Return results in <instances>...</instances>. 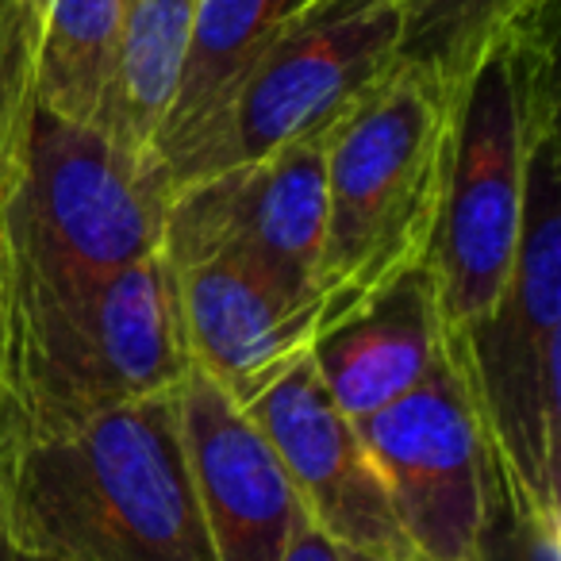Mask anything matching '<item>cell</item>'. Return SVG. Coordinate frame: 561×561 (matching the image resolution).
Segmentation results:
<instances>
[{"instance_id": "obj_1", "label": "cell", "mask_w": 561, "mask_h": 561, "mask_svg": "<svg viewBox=\"0 0 561 561\" xmlns=\"http://www.w3.org/2000/svg\"><path fill=\"white\" fill-rule=\"evenodd\" d=\"M188 369L165 254L93 280H43L4 262L0 450L70 435L116 408L173 392Z\"/></svg>"}, {"instance_id": "obj_2", "label": "cell", "mask_w": 561, "mask_h": 561, "mask_svg": "<svg viewBox=\"0 0 561 561\" xmlns=\"http://www.w3.org/2000/svg\"><path fill=\"white\" fill-rule=\"evenodd\" d=\"M16 550L55 561H216L181 443L178 389L0 450Z\"/></svg>"}, {"instance_id": "obj_3", "label": "cell", "mask_w": 561, "mask_h": 561, "mask_svg": "<svg viewBox=\"0 0 561 561\" xmlns=\"http://www.w3.org/2000/svg\"><path fill=\"white\" fill-rule=\"evenodd\" d=\"M450 131L454 101L408 66L335 127L328 147L320 331L431 257Z\"/></svg>"}, {"instance_id": "obj_4", "label": "cell", "mask_w": 561, "mask_h": 561, "mask_svg": "<svg viewBox=\"0 0 561 561\" xmlns=\"http://www.w3.org/2000/svg\"><path fill=\"white\" fill-rule=\"evenodd\" d=\"M492 446L538 507L561 512V127L527 154L523 224L500 300L446 331Z\"/></svg>"}, {"instance_id": "obj_5", "label": "cell", "mask_w": 561, "mask_h": 561, "mask_svg": "<svg viewBox=\"0 0 561 561\" xmlns=\"http://www.w3.org/2000/svg\"><path fill=\"white\" fill-rule=\"evenodd\" d=\"M558 119V20L492 50L461 85L427 257L446 331L481 320L504 293L523 224L527 154Z\"/></svg>"}, {"instance_id": "obj_6", "label": "cell", "mask_w": 561, "mask_h": 561, "mask_svg": "<svg viewBox=\"0 0 561 561\" xmlns=\"http://www.w3.org/2000/svg\"><path fill=\"white\" fill-rule=\"evenodd\" d=\"M170 181L154 158L32 104L0 185V250L43 280H93L162 254Z\"/></svg>"}, {"instance_id": "obj_7", "label": "cell", "mask_w": 561, "mask_h": 561, "mask_svg": "<svg viewBox=\"0 0 561 561\" xmlns=\"http://www.w3.org/2000/svg\"><path fill=\"white\" fill-rule=\"evenodd\" d=\"M397 70L392 0H305L242 85L224 170L335 131Z\"/></svg>"}, {"instance_id": "obj_8", "label": "cell", "mask_w": 561, "mask_h": 561, "mask_svg": "<svg viewBox=\"0 0 561 561\" xmlns=\"http://www.w3.org/2000/svg\"><path fill=\"white\" fill-rule=\"evenodd\" d=\"M354 427L381 473L412 558L469 561L484 507V431L450 339L412 392Z\"/></svg>"}, {"instance_id": "obj_9", "label": "cell", "mask_w": 561, "mask_h": 561, "mask_svg": "<svg viewBox=\"0 0 561 561\" xmlns=\"http://www.w3.org/2000/svg\"><path fill=\"white\" fill-rule=\"evenodd\" d=\"M331 135L289 142L178 188L165 211V262L239 254L297 297L320 300Z\"/></svg>"}, {"instance_id": "obj_10", "label": "cell", "mask_w": 561, "mask_h": 561, "mask_svg": "<svg viewBox=\"0 0 561 561\" xmlns=\"http://www.w3.org/2000/svg\"><path fill=\"white\" fill-rule=\"evenodd\" d=\"M247 415L277 450L305 515L331 542L374 561H415L358 427L328 397L308 354L257 392Z\"/></svg>"}, {"instance_id": "obj_11", "label": "cell", "mask_w": 561, "mask_h": 561, "mask_svg": "<svg viewBox=\"0 0 561 561\" xmlns=\"http://www.w3.org/2000/svg\"><path fill=\"white\" fill-rule=\"evenodd\" d=\"M178 415L216 561H280L305 507L262 427L201 369L178 385Z\"/></svg>"}, {"instance_id": "obj_12", "label": "cell", "mask_w": 561, "mask_h": 561, "mask_svg": "<svg viewBox=\"0 0 561 561\" xmlns=\"http://www.w3.org/2000/svg\"><path fill=\"white\" fill-rule=\"evenodd\" d=\"M188 358L239 408L270 389L320 335V300L289 293L239 254L173 265Z\"/></svg>"}, {"instance_id": "obj_13", "label": "cell", "mask_w": 561, "mask_h": 561, "mask_svg": "<svg viewBox=\"0 0 561 561\" xmlns=\"http://www.w3.org/2000/svg\"><path fill=\"white\" fill-rule=\"evenodd\" d=\"M305 0H201L178 93L154 139L170 193L224 170L231 112L254 66Z\"/></svg>"}, {"instance_id": "obj_14", "label": "cell", "mask_w": 561, "mask_h": 561, "mask_svg": "<svg viewBox=\"0 0 561 561\" xmlns=\"http://www.w3.org/2000/svg\"><path fill=\"white\" fill-rule=\"evenodd\" d=\"M443 354L446 320L431 262L385 285L308 346L320 385L354 423L412 392Z\"/></svg>"}, {"instance_id": "obj_15", "label": "cell", "mask_w": 561, "mask_h": 561, "mask_svg": "<svg viewBox=\"0 0 561 561\" xmlns=\"http://www.w3.org/2000/svg\"><path fill=\"white\" fill-rule=\"evenodd\" d=\"M119 16L124 0H43L35 43V104L66 124L96 127L124 142Z\"/></svg>"}, {"instance_id": "obj_16", "label": "cell", "mask_w": 561, "mask_h": 561, "mask_svg": "<svg viewBox=\"0 0 561 561\" xmlns=\"http://www.w3.org/2000/svg\"><path fill=\"white\" fill-rule=\"evenodd\" d=\"M400 66L458 101L469 73L519 35L558 20V0H392Z\"/></svg>"}, {"instance_id": "obj_17", "label": "cell", "mask_w": 561, "mask_h": 561, "mask_svg": "<svg viewBox=\"0 0 561 561\" xmlns=\"http://www.w3.org/2000/svg\"><path fill=\"white\" fill-rule=\"evenodd\" d=\"M201 0H124L119 16V127L124 142L154 158V139L178 93Z\"/></svg>"}, {"instance_id": "obj_18", "label": "cell", "mask_w": 561, "mask_h": 561, "mask_svg": "<svg viewBox=\"0 0 561 561\" xmlns=\"http://www.w3.org/2000/svg\"><path fill=\"white\" fill-rule=\"evenodd\" d=\"M469 561H561V512L538 507L484 443V507Z\"/></svg>"}, {"instance_id": "obj_19", "label": "cell", "mask_w": 561, "mask_h": 561, "mask_svg": "<svg viewBox=\"0 0 561 561\" xmlns=\"http://www.w3.org/2000/svg\"><path fill=\"white\" fill-rule=\"evenodd\" d=\"M43 0H0V185L35 104V43Z\"/></svg>"}, {"instance_id": "obj_20", "label": "cell", "mask_w": 561, "mask_h": 561, "mask_svg": "<svg viewBox=\"0 0 561 561\" xmlns=\"http://www.w3.org/2000/svg\"><path fill=\"white\" fill-rule=\"evenodd\" d=\"M280 561H346V550L331 542L308 515H300V523H297V530H293L285 553H280Z\"/></svg>"}, {"instance_id": "obj_21", "label": "cell", "mask_w": 561, "mask_h": 561, "mask_svg": "<svg viewBox=\"0 0 561 561\" xmlns=\"http://www.w3.org/2000/svg\"><path fill=\"white\" fill-rule=\"evenodd\" d=\"M0 561H16V542L9 530V500H4V477H0Z\"/></svg>"}, {"instance_id": "obj_22", "label": "cell", "mask_w": 561, "mask_h": 561, "mask_svg": "<svg viewBox=\"0 0 561 561\" xmlns=\"http://www.w3.org/2000/svg\"><path fill=\"white\" fill-rule=\"evenodd\" d=\"M0 415H4V254H0Z\"/></svg>"}, {"instance_id": "obj_23", "label": "cell", "mask_w": 561, "mask_h": 561, "mask_svg": "<svg viewBox=\"0 0 561 561\" xmlns=\"http://www.w3.org/2000/svg\"><path fill=\"white\" fill-rule=\"evenodd\" d=\"M16 561H55V558H39V553H24V550H16Z\"/></svg>"}, {"instance_id": "obj_24", "label": "cell", "mask_w": 561, "mask_h": 561, "mask_svg": "<svg viewBox=\"0 0 561 561\" xmlns=\"http://www.w3.org/2000/svg\"><path fill=\"white\" fill-rule=\"evenodd\" d=\"M346 561H374V558H362V553H351V550H346Z\"/></svg>"}]
</instances>
